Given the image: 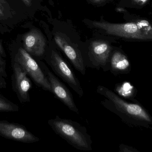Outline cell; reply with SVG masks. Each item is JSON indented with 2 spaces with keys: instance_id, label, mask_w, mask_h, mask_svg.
Segmentation results:
<instances>
[{
  "instance_id": "obj_1",
  "label": "cell",
  "mask_w": 152,
  "mask_h": 152,
  "mask_svg": "<svg viewBox=\"0 0 152 152\" xmlns=\"http://www.w3.org/2000/svg\"><path fill=\"white\" fill-rule=\"evenodd\" d=\"M97 93L104 97L100 103L104 107L119 116L131 127L151 129L152 117L138 102L127 101L106 87L98 86Z\"/></svg>"
},
{
  "instance_id": "obj_2",
  "label": "cell",
  "mask_w": 152,
  "mask_h": 152,
  "mask_svg": "<svg viewBox=\"0 0 152 152\" xmlns=\"http://www.w3.org/2000/svg\"><path fill=\"white\" fill-rule=\"evenodd\" d=\"M54 132L78 150L91 151L92 141L87 129L79 123L56 115L48 121Z\"/></svg>"
},
{
  "instance_id": "obj_3",
  "label": "cell",
  "mask_w": 152,
  "mask_h": 152,
  "mask_svg": "<svg viewBox=\"0 0 152 152\" xmlns=\"http://www.w3.org/2000/svg\"><path fill=\"white\" fill-rule=\"evenodd\" d=\"M96 28L104 30L111 35L126 39L149 40L152 39V28L148 21L138 20L124 23H111L106 22H92Z\"/></svg>"
},
{
  "instance_id": "obj_4",
  "label": "cell",
  "mask_w": 152,
  "mask_h": 152,
  "mask_svg": "<svg viewBox=\"0 0 152 152\" xmlns=\"http://www.w3.org/2000/svg\"><path fill=\"white\" fill-rule=\"evenodd\" d=\"M44 56L45 61L55 74L68 84L79 97H82L84 92L80 80L70 65L59 53L52 49L45 54Z\"/></svg>"
},
{
  "instance_id": "obj_5",
  "label": "cell",
  "mask_w": 152,
  "mask_h": 152,
  "mask_svg": "<svg viewBox=\"0 0 152 152\" xmlns=\"http://www.w3.org/2000/svg\"><path fill=\"white\" fill-rule=\"evenodd\" d=\"M12 61L21 66L31 80L39 88L51 93L49 82L38 62L23 47L12 51Z\"/></svg>"
},
{
  "instance_id": "obj_6",
  "label": "cell",
  "mask_w": 152,
  "mask_h": 152,
  "mask_svg": "<svg viewBox=\"0 0 152 152\" xmlns=\"http://www.w3.org/2000/svg\"><path fill=\"white\" fill-rule=\"evenodd\" d=\"M112 47L107 42L96 40L92 42L88 53V60L84 62L85 67L102 69L104 72L109 71V59Z\"/></svg>"
},
{
  "instance_id": "obj_7",
  "label": "cell",
  "mask_w": 152,
  "mask_h": 152,
  "mask_svg": "<svg viewBox=\"0 0 152 152\" xmlns=\"http://www.w3.org/2000/svg\"><path fill=\"white\" fill-rule=\"evenodd\" d=\"M38 63L49 82L51 93L71 111L79 114V109L69 89L50 71L43 62L39 61Z\"/></svg>"
},
{
  "instance_id": "obj_8",
  "label": "cell",
  "mask_w": 152,
  "mask_h": 152,
  "mask_svg": "<svg viewBox=\"0 0 152 152\" xmlns=\"http://www.w3.org/2000/svg\"><path fill=\"white\" fill-rule=\"evenodd\" d=\"M12 62L13 74L11 76L12 88L22 104L31 101L30 90L32 87L31 78L26 71L15 62Z\"/></svg>"
},
{
  "instance_id": "obj_9",
  "label": "cell",
  "mask_w": 152,
  "mask_h": 152,
  "mask_svg": "<svg viewBox=\"0 0 152 152\" xmlns=\"http://www.w3.org/2000/svg\"><path fill=\"white\" fill-rule=\"evenodd\" d=\"M0 136L10 140L24 143H33L40 138L22 124L0 120Z\"/></svg>"
},
{
  "instance_id": "obj_10",
  "label": "cell",
  "mask_w": 152,
  "mask_h": 152,
  "mask_svg": "<svg viewBox=\"0 0 152 152\" xmlns=\"http://www.w3.org/2000/svg\"><path fill=\"white\" fill-rule=\"evenodd\" d=\"M54 39L57 45L65 54L75 69L83 75H85L86 67L83 63L81 52L78 46L62 34H56Z\"/></svg>"
},
{
  "instance_id": "obj_11",
  "label": "cell",
  "mask_w": 152,
  "mask_h": 152,
  "mask_svg": "<svg viewBox=\"0 0 152 152\" xmlns=\"http://www.w3.org/2000/svg\"><path fill=\"white\" fill-rule=\"evenodd\" d=\"M23 48L32 56L42 57L46 53V39L41 32L33 29L24 36Z\"/></svg>"
},
{
  "instance_id": "obj_12",
  "label": "cell",
  "mask_w": 152,
  "mask_h": 152,
  "mask_svg": "<svg viewBox=\"0 0 152 152\" xmlns=\"http://www.w3.org/2000/svg\"><path fill=\"white\" fill-rule=\"evenodd\" d=\"M109 71L115 76L128 74L131 71V64L128 57L123 52H111L109 59Z\"/></svg>"
},
{
  "instance_id": "obj_13",
  "label": "cell",
  "mask_w": 152,
  "mask_h": 152,
  "mask_svg": "<svg viewBox=\"0 0 152 152\" xmlns=\"http://www.w3.org/2000/svg\"><path fill=\"white\" fill-rule=\"evenodd\" d=\"M115 91L116 94L124 99H129L132 102L137 101L135 99L137 93V89L129 82H123L121 83L116 84Z\"/></svg>"
},
{
  "instance_id": "obj_14",
  "label": "cell",
  "mask_w": 152,
  "mask_h": 152,
  "mask_svg": "<svg viewBox=\"0 0 152 152\" xmlns=\"http://www.w3.org/2000/svg\"><path fill=\"white\" fill-rule=\"evenodd\" d=\"M19 109V107L17 104L0 94V113L17 112Z\"/></svg>"
},
{
  "instance_id": "obj_15",
  "label": "cell",
  "mask_w": 152,
  "mask_h": 152,
  "mask_svg": "<svg viewBox=\"0 0 152 152\" xmlns=\"http://www.w3.org/2000/svg\"><path fill=\"white\" fill-rule=\"evenodd\" d=\"M14 10L7 0H0V21H5L13 18Z\"/></svg>"
},
{
  "instance_id": "obj_16",
  "label": "cell",
  "mask_w": 152,
  "mask_h": 152,
  "mask_svg": "<svg viewBox=\"0 0 152 152\" xmlns=\"http://www.w3.org/2000/svg\"><path fill=\"white\" fill-rule=\"evenodd\" d=\"M0 55V89H6L7 83L6 79L8 75L6 71V61Z\"/></svg>"
},
{
  "instance_id": "obj_17",
  "label": "cell",
  "mask_w": 152,
  "mask_h": 152,
  "mask_svg": "<svg viewBox=\"0 0 152 152\" xmlns=\"http://www.w3.org/2000/svg\"><path fill=\"white\" fill-rule=\"evenodd\" d=\"M119 151L120 152H139L136 148L124 144L119 145Z\"/></svg>"
},
{
  "instance_id": "obj_18",
  "label": "cell",
  "mask_w": 152,
  "mask_h": 152,
  "mask_svg": "<svg viewBox=\"0 0 152 152\" xmlns=\"http://www.w3.org/2000/svg\"><path fill=\"white\" fill-rule=\"evenodd\" d=\"M131 1L133 3L137 5L142 6L145 4L148 1V0H131Z\"/></svg>"
},
{
  "instance_id": "obj_19",
  "label": "cell",
  "mask_w": 152,
  "mask_h": 152,
  "mask_svg": "<svg viewBox=\"0 0 152 152\" xmlns=\"http://www.w3.org/2000/svg\"><path fill=\"white\" fill-rule=\"evenodd\" d=\"M0 55L3 58H6L7 57L6 52H5V50L1 44V40H0Z\"/></svg>"
},
{
  "instance_id": "obj_20",
  "label": "cell",
  "mask_w": 152,
  "mask_h": 152,
  "mask_svg": "<svg viewBox=\"0 0 152 152\" xmlns=\"http://www.w3.org/2000/svg\"><path fill=\"white\" fill-rule=\"evenodd\" d=\"M22 1L27 7H30L32 5L31 0H22Z\"/></svg>"
},
{
  "instance_id": "obj_21",
  "label": "cell",
  "mask_w": 152,
  "mask_h": 152,
  "mask_svg": "<svg viewBox=\"0 0 152 152\" xmlns=\"http://www.w3.org/2000/svg\"><path fill=\"white\" fill-rule=\"evenodd\" d=\"M104 1L105 0H91V1H92V2L96 3H101Z\"/></svg>"
}]
</instances>
